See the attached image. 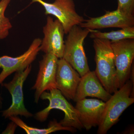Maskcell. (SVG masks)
I'll return each mask as SVG.
<instances>
[{
    "mask_svg": "<svg viewBox=\"0 0 134 134\" xmlns=\"http://www.w3.org/2000/svg\"><path fill=\"white\" fill-rule=\"evenodd\" d=\"M134 85L129 79L105 102L97 134H105L119 121L122 113L134 103Z\"/></svg>",
    "mask_w": 134,
    "mask_h": 134,
    "instance_id": "1",
    "label": "cell"
},
{
    "mask_svg": "<svg viewBox=\"0 0 134 134\" xmlns=\"http://www.w3.org/2000/svg\"><path fill=\"white\" fill-rule=\"evenodd\" d=\"M96 72L97 76L106 90L110 94L118 90L116 72L111 41L103 39L94 38Z\"/></svg>",
    "mask_w": 134,
    "mask_h": 134,
    "instance_id": "2",
    "label": "cell"
},
{
    "mask_svg": "<svg viewBox=\"0 0 134 134\" xmlns=\"http://www.w3.org/2000/svg\"><path fill=\"white\" fill-rule=\"evenodd\" d=\"M91 30L82 29L79 25H75L67 34L65 41L62 58L70 64L81 77L90 71L83 43Z\"/></svg>",
    "mask_w": 134,
    "mask_h": 134,
    "instance_id": "3",
    "label": "cell"
},
{
    "mask_svg": "<svg viewBox=\"0 0 134 134\" xmlns=\"http://www.w3.org/2000/svg\"><path fill=\"white\" fill-rule=\"evenodd\" d=\"M40 98L49 101L48 106L36 113L35 119L40 122H44L47 119L51 110L58 109L64 113V119L60 121L64 126L72 127L76 129L83 128L78 119L76 110L70 103L61 92L57 88L52 89L49 92H44Z\"/></svg>",
    "mask_w": 134,
    "mask_h": 134,
    "instance_id": "4",
    "label": "cell"
},
{
    "mask_svg": "<svg viewBox=\"0 0 134 134\" xmlns=\"http://www.w3.org/2000/svg\"><path fill=\"white\" fill-rule=\"evenodd\" d=\"M111 42L119 90L130 79L134 58V40L126 39Z\"/></svg>",
    "mask_w": 134,
    "mask_h": 134,
    "instance_id": "5",
    "label": "cell"
},
{
    "mask_svg": "<svg viewBox=\"0 0 134 134\" xmlns=\"http://www.w3.org/2000/svg\"><path fill=\"white\" fill-rule=\"evenodd\" d=\"M38 3L45 9V14L52 15L61 23L65 34H68L73 26L82 23L85 19L77 14L73 0H54L52 3L43 0H31V3Z\"/></svg>",
    "mask_w": 134,
    "mask_h": 134,
    "instance_id": "6",
    "label": "cell"
},
{
    "mask_svg": "<svg viewBox=\"0 0 134 134\" xmlns=\"http://www.w3.org/2000/svg\"><path fill=\"white\" fill-rule=\"evenodd\" d=\"M31 69L30 65L24 70L16 72L12 81L3 84L10 93L12 98L11 105L7 110L3 111L2 116L5 119L18 115L24 116L26 118L33 116V114L25 107L23 92L24 83Z\"/></svg>",
    "mask_w": 134,
    "mask_h": 134,
    "instance_id": "7",
    "label": "cell"
},
{
    "mask_svg": "<svg viewBox=\"0 0 134 134\" xmlns=\"http://www.w3.org/2000/svg\"><path fill=\"white\" fill-rule=\"evenodd\" d=\"M41 42V38L34 39L28 50L18 57L8 55L0 57V68L2 69L0 74V86L12 73L24 70L31 65L40 51Z\"/></svg>",
    "mask_w": 134,
    "mask_h": 134,
    "instance_id": "8",
    "label": "cell"
},
{
    "mask_svg": "<svg viewBox=\"0 0 134 134\" xmlns=\"http://www.w3.org/2000/svg\"><path fill=\"white\" fill-rule=\"evenodd\" d=\"M44 37L41 40L40 51L45 54H54L58 59L62 58L65 49L64 29L58 19L54 20L48 16L43 27Z\"/></svg>",
    "mask_w": 134,
    "mask_h": 134,
    "instance_id": "9",
    "label": "cell"
},
{
    "mask_svg": "<svg viewBox=\"0 0 134 134\" xmlns=\"http://www.w3.org/2000/svg\"><path fill=\"white\" fill-rule=\"evenodd\" d=\"M58 59L54 54H45L39 62V69L36 82L32 88L35 90L34 99L38 103L44 92L56 88V75Z\"/></svg>",
    "mask_w": 134,
    "mask_h": 134,
    "instance_id": "10",
    "label": "cell"
},
{
    "mask_svg": "<svg viewBox=\"0 0 134 134\" xmlns=\"http://www.w3.org/2000/svg\"><path fill=\"white\" fill-rule=\"evenodd\" d=\"M81 76L63 58L59 59L56 75V88L69 100H74Z\"/></svg>",
    "mask_w": 134,
    "mask_h": 134,
    "instance_id": "11",
    "label": "cell"
},
{
    "mask_svg": "<svg viewBox=\"0 0 134 134\" xmlns=\"http://www.w3.org/2000/svg\"><path fill=\"white\" fill-rule=\"evenodd\" d=\"M75 108L83 128L90 130L98 126L103 115L105 102L96 99H83L76 101Z\"/></svg>",
    "mask_w": 134,
    "mask_h": 134,
    "instance_id": "12",
    "label": "cell"
},
{
    "mask_svg": "<svg viewBox=\"0 0 134 134\" xmlns=\"http://www.w3.org/2000/svg\"><path fill=\"white\" fill-rule=\"evenodd\" d=\"M134 25V16L125 14L117 9L111 12L108 11L100 16L85 19L79 26L84 29L95 30L109 28L122 29Z\"/></svg>",
    "mask_w": 134,
    "mask_h": 134,
    "instance_id": "13",
    "label": "cell"
},
{
    "mask_svg": "<svg viewBox=\"0 0 134 134\" xmlns=\"http://www.w3.org/2000/svg\"><path fill=\"white\" fill-rule=\"evenodd\" d=\"M110 94L105 90L100 82L94 71L90 70L83 76L77 86L74 101L76 102L86 97H96L104 102L111 97Z\"/></svg>",
    "mask_w": 134,
    "mask_h": 134,
    "instance_id": "14",
    "label": "cell"
},
{
    "mask_svg": "<svg viewBox=\"0 0 134 134\" xmlns=\"http://www.w3.org/2000/svg\"><path fill=\"white\" fill-rule=\"evenodd\" d=\"M9 118L10 120L16 124L18 126L23 129L28 134H48L60 130H66L74 132H76V129L72 127L64 126L55 119L50 121L48 127L46 128L39 129L28 126L17 116H10Z\"/></svg>",
    "mask_w": 134,
    "mask_h": 134,
    "instance_id": "15",
    "label": "cell"
},
{
    "mask_svg": "<svg viewBox=\"0 0 134 134\" xmlns=\"http://www.w3.org/2000/svg\"><path fill=\"white\" fill-rule=\"evenodd\" d=\"M90 33V37L91 38L103 39L111 42H115L126 39H134V26L125 27L110 32H101L91 30Z\"/></svg>",
    "mask_w": 134,
    "mask_h": 134,
    "instance_id": "16",
    "label": "cell"
},
{
    "mask_svg": "<svg viewBox=\"0 0 134 134\" xmlns=\"http://www.w3.org/2000/svg\"><path fill=\"white\" fill-rule=\"evenodd\" d=\"M11 0H1L0 1V40L7 37L12 28L9 18L6 16L5 12Z\"/></svg>",
    "mask_w": 134,
    "mask_h": 134,
    "instance_id": "17",
    "label": "cell"
},
{
    "mask_svg": "<svg viewBox=\"0 0 134 134\" xmlns=\"http://www.w3.org/2000/svg\"><path fill=\"white\" fill-rule=\"evenodd\" d=\"M119 10L123 14L134 16V0H117Z\"/></svg>",
    "mask_w": 134,
    "mask_h": 134,
    "instance_id": "18",
    "label": "cell"
},
{
    "mask_svg": "<svg viewBox=\"0 0 134 134\" xmlns=\"http://www.w3.org/2000/svg\"><path fill=\"white\" fill-rule=\"evenodd\" d=\"M17 127L18 126L16 124H15L14 122L12 121V122H10L8 124L5 130L2 132V134H14Z\"/></svg>",
    "mask_w": 134,
    "mask_h": 134,
    "instance_id": "19",
    "label": "cell"
},
{
    "mask_svg": "<svg viewBox=\"0 0 134 134\" xmlns=\"http://www.w3.org/2000/svg\"><path fill=\"white\" fill-rule=\"evenodd\" d=\"M2 98L1 97V94H0V107H2Z\"/></svg>",
    "mask_w": 134,
    "mask_h": 134,
    "instance_id": "20",
    "label": "cell"
}]
</instances>
